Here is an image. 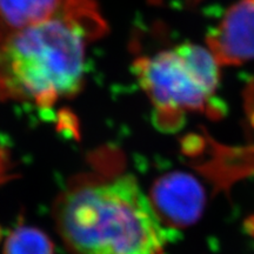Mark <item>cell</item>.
I'll return each mask as SVG.
<instances>
[{"label": "cell", "mask_w": 254, "mask_h": 254, "mask_svg": "<svg viewBox=\"0 0 254 254\" xmlns=\"http://www.w3.org/2000/svg\"><path fill=\"white\" fill-rule=\"evenodd\" d=\"M151 204L158 217L170 226H189L201 217L205 192L190 174L171 172L154 183Z\"/></svg>", "instance_id": "obj_5"}, {"label": "cell", "mask_w": 254, "mask_h": 254, "mask_svg": "<svg viewBox=\"0 0 254 254\" xmlns=\"http://www.w3.org/2000/svg\"><path fill=\"white\" fill-rule=\"evenodd\" d=\"M134 69L160 122L166 117L178 125L186 112H202L213 119L224 116V103L217 98L220 65L208 47L182 44L139 59Z\"/></svg>", "instance_id": "obj_3"}, {"label": "cell", "mask_w": 254, "mask_h": 254, "mask_svg": "<svg viewBox=\"0 0 254 254\" xmlns=\"http://www.w3.org/2000/svg\"><path fill=\"white\" fill-rule=\"evenodd\" d=\"M64 6L65 0H0V21L18 31L63 14Z\"/></svg>", "instance_id": "obj_6"}, {"label": "cell", "mask_w": 254, "mask_h": 254, "mask_svg": "<svg viewBox=\"0 0 254 254\" xmlns=\"http://www.w3.org/2000/svg\"><path fill=\"white\" fill-rule=\"evenodd\" d=\"M244 109L250 125L254 128V78L247 84L244 92Z\"/></svg>", "instance_id": "obj_8"}, {"label": "cell", "mask_w": 254, "mask_h": 254, "mask_svg": "<svg viewBox=\"0 0 254 254\" xmlns=\"http://www.w3.org/2000/svg\"><path fill=\"white\" fill-rule=\"evenodd\" d=\"M74 254H164L167 230L131 177L69 192L57 212Z\"/></svg>", "instance_id": "obj_1"}, {"label": "cell", "mask_w": 254, "mask_h": 254, "mask_svg": "<svg viewBox=\"0 0 254 254\" xmlns=\"http://www.w3.org/2000/svg\"><path fill=\"white\" fill-rule=\"evenodd\" d=\"M4 254H55L50 238L39 228L20 226L9 234Z\"/></svg>", "instance_id": "obj_7"}, {"label": "cell", "mask_w": 254, "mask_h": 254, "mask_svg": "<svg viewBox=\"0 0 254 254\" xmlns=\"http://www.w3.org/2000/svg\"><path fill=\"white\" fill-rule=\"evenodd\" d=\"M206 43L220 66L254 60V0H239L208 32Z\"/></svg>", "instance_id": "obj_4"}, {"label": "cell", "mask_w": 254, "mask_h": 254, "mask_svg": "<svg viewBox=\"0 0 254 254\" xmlns=\"http://www.w3.org/2000/svg\"><path fill=\"white\" fill-rule=\"evenodd\" d=\"M86 27L63 13L12 31L0 43V95L49 107L82 86Z\"/></svg>", "instance_id": "obj_2"}]
</instances>
